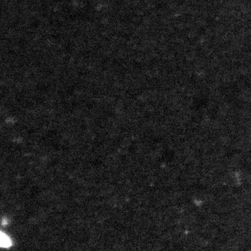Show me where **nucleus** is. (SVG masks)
Instances as JSON below:
<instances>
[{"label":"nucleus","instance_id":"f257e3e1","mask_svg":"<svg viewBox=\"0 0 251 251\" xmlns=\"http://www.w3.org/2000/svg\"><path fill=\"white\" fill-rule=\"evenodd\" d=\"M0 243H1V247L2 248H9L12 247V238L6 234L4 232H1V236H0Z\"/></svg>","mask_w":251,"mask_h":251}]
</instances>
